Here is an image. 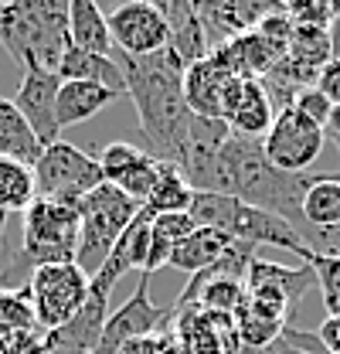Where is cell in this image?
<instances>
[{
    "instance_id": "obj_43",
    "label": "cell",
    "mask_w": 340,
    "mask_h": 354,
    "mask_svg": "<svg viewBox=\"0 0 340 354\" xmlns=\"http://www.w3.org/2000/svg\"><path fill=\"white\" fill-rule=\"evenodd\" d=\"M0 354H3V341H0Z\"/></svg>"
},
{
    "instance_id": "obj_25",
    "label": "cell",
    "mask_w": 340,
    "mask_h": 354,
    "mask_svg": "<svg viewBox=\"0 0 340 354\" xmlns=\"http://www.w3.org/2000/svg\"><path fill=\"white\" fill-rule=\"evenodd\" d=\"M340 225V180L327 171H317L306 194H303V221L296 225V235L306 228H337Z\"/></svg>"
},
{
    "instance_id": "obj_23",
    "label": "cell",
    "mask_w": 340,
    "mask_h": 354,
    "mask_svg": "<svg viewBox=\"0 0 340 354\" xmlns=\"http://www.w3.org/2000/svg\"><path fill=\"white\" fill-rule=\"evenodd\" d=\"M276 120V109L265 95V88L258 79H245L242 86V95H238V106L235 113L228 116V127H232V136H245V140H262L269 127Z\"/></svg>"
},
{
    "instance_id": "obj_40",
    "label": "cell",
    "mask_w": 340,
    "mask_h": 354,
    "mask_svg": "<svg viewBox=\"0 0 340 354\" xmlns=\"http://www.w3.org/2000/svg\"><path fill=\"white\" fill-rule=\"evenodd\" d=\"M337 7H340V3H337ZM330 35H334V55L340 58V10H337V21L330 24Z\"/></svg>"
},
{
    "instance_id": "obj_22",
    "label": "cell",
    "mask_w": 340,
    "mask_h": 354,
    "mask_svg": "<svg viewBox=\"0 0 340 354\" xmlns=\"http://www.w3.org/2000/svg\"><path fill=\"white\" fill-rule=\"evenodd\" d=\"M252 283L279 290V293L290 300V307L296 310L299 300L317 286V272H313L310 263H303L299 269H290V266L269 263V259H258V256H255V263L249 266V276H245V286H252Z\"/></svg>"
},
{
    "instance_id": "obj_10",
    "label": "cell",
    "mask_w": 340,
    "mask_h": 354,
    "mask_svg": "<svg viewBox=\"0 0 340 354\" xmlns=\"http://www.w3.org/2000/svg\"><path fill=\"white\" fill-rule=\"evenodd\" d=\"M228 140H232V127L225 120H208V116L191 113V123L180 143V157H177V171L187 177L194 191L218 194V160Z\"/></svg>"
},
{
    "instance_id": "obj_18",
    "label": "cell",
    "mask_w": 340,
    "mask_h": 354,
    "mask_svg": "<svg viewBox=\"0 0 340 354\" xmlns=\"http://www.w3.org/2000/svg\"><path fill=\"white\" fill-rule=\"evenodd\" d=\"M150 215L147 212H140L136 218L126 225V232L120 235V242L113 245V252H109V259L102 263V269L88 279V290L92 293H99V297H113V290H116V283L126 276L129 269H140L143 272V266H147V252H150Z\"/></svg>"
},
{
    "instance_id": "obj_7",
    "label": "cell",
    "mask_w": 340,
    "mask_h": 354,
    "mask_svg": "<svg viewBox=\"0 0 340 354\" xmlns=\"http://www.w3.org/2000/svg\"><path fill=\"white\" fill-rule=\"evenodd\" d=\"M35 184H38V198L75 208L85 194H92L102 184V167L99 157H88L85 150L58 140L41 150L35 164Z\"/></svg>"
},
{
    "instance_id": "obj_3",
    "label": "cell",
    "mask_w": 340,
    "mask_h": 354,
    "mask_svg": "<svg viewBox=\"0 0 340 354\" xmlns=\"http://www.w3.org/2000/svg\"><path fill=\"white\" fill-rule=\"evenodd\" d=\"M0 44L24 72H58L68 38L65 0H10L0 3Z\"/></svg>"
},
{
    "instance_id": "obj_27",
    "label": "cell",
    "mask_w": 340,
    "mask_h": 354,
    "mask_svg": "<svg viewBox=\"0 0 340 354\" xmlns=\"http://www.w3.org/2000/svg\"><path fill=\"white\" fill-rule=\"evenodd\" d=\"M232 239L228 235H221V232H214V228H194L187 239H180L177 245H173V252H170V269H177V272H187V276H194V272H201V269H208V266L225 252V245H228Z\"/></svg>"
},
{
    "instance_id": "obj_31",
    "label": "cell",
    "mask_w": 340,
    "mask_h": 354,
    "mask_svg": "<svg viewBox=\"0 0 340 354\" xmlns=\"http://www.w3.org/2000/svg\"><path fill=\"white\" fill-rule=\"evenodd\" d=\"M310 266L317 272V290H320V300L327 307V317H337L340 313V259L313 256Z\"/></svg>"
},
{
    "instance_id": "obj_39",
    "label": "cell",
    "mask_w": 340,
    "mask_h": 354,
    "mask_svg": "<svg viewBox=\"0 0 340 354\" xmlns=\"http://www.w3.org/2000/svg\"><path fill=\"white\" fill-rule=\"evenodd\" d=\"M323 136H330V143L337 147V153H340V106L330 109V116H327V123H323Z\"/></svg>"
},
{
    "instance_id": "obj_11",
    "label": "cell",
    "mask_w": 340,
    "mask_h": 354,
    "mask_svg": "<svg viewBox=\"0 0 340 354\" xmlns=\"http://www.w3.org/2000/svg\"><path fill=\"white\" fill-rule=\"evenodd\" d=\"M173 327V307H157L150 300V276L140 272V283L126 300V307H120L113 317H106L102 337H99V351L120 354L123 344L136 341V337H150Z\"/></svg>"
},
{
    "instance_id": "obj_38",
    "label": "cell",
    "mask_w": 340,
    "mask_h": 354,
    "mask_svg": "<svg viewBox=\"0 0 340 354\" xmlns=\"http://www.w3.org/2000/svg\"><path fill=\"white\" fill-rule=\"evenodd\" d=\"M313 334L320 337V344H323L330 354H340V313H337V317H327V320H323Z\"/></svg>"
},
{
    "instance_id": "obj_26",
    "label": "cell",
    "mask_w": 340,
    "mask_h": 354,
    "mask_svg": "<svg viewBox=\"0 0 340 354\" xmlns=\"http://www.w3.org/2000/svg\"><path fill=\"white\" fill-rule=\"evenodd\" d=\"M41 150L44 147L24 123V116L17 113V106L0 95V160H17V164L35 167Z\"/></svg>"
},
{
    "instance_id": "obj_19",
    "label": "cell",
    "mask_w": 340,
    "mask_h": 354,
    "mask_svg": "<svg viewBox=\"0 0 340 354\" xmlns=\"http://www.w3.org/2000/svg\"><path fill=\"white\" fill-rule=\"evenodd\" d=\"M62 82H92V86L113 88L120 99L126 95V79H123V68L116 58L109 55H88L82 48L68 44L62 62H58V72H55Z\"/></svg>"
},
{
    "instance_id": "obj_16",
    "label": "cell",
    "mask_w": 340,
    "mask_h": 354,
    "mask_svg": "<svg viewBox=\"0 0 340 354\" xmlns=\"http://www.w3.org/2000/svg\"><path fill=\"white\" fill-rule=\"evenodd\" d=\"M62 79L55 72H24L17 95L10 99L17 106V113L24 116V123L38 136L41 147L58 143V120H55V99H58Z\"/></svg>"
},
{
    "instance_id": "obj_17",
    "label": "cell",
    "mask_w": 340,
    "mask_h": 354,
    "mask_svg": "<svg viewBox=\"0 0 340 354\" xmlns=\"http://www.w3.org/2000/svg\"><path fill=\"white\" fill-rule=\"evenodd\" d=\"M283 3H262V0H211V3H198V14L211 38V48H218L255 31Z\"/></svg>"
},
{
    "instance_id": "obj_37",
    "label": "cell",
    "mask_w": 340,
    "mask_h": 354,
    "mask_svg": "<svg viewBox=\"0 0 340 354\" xmlns=\"http://www.w3.org/2000/svg\"><path fill=\"white\" fill-rule=\"evenodd\" d=\"M317 88L330 99V106H340V58H330V62L320 68Z\"/></svg>"
},
{
    "instance_id": "obj_6",
    "label": "cell",
    "mask_w": 340,
    "mask_h": 354,
    "mask_svg": "<svg viewBox=\"0 0 340 354\" xmlns=\"http://www.w3.org/2000/svg\"><path fill=\"white\" fill-rule=\"evenodd\" d=\"M79 228H82V218L75 208L38 198L21 215V249H24L28 263L35 269L75 263Z\"/></svg>"
},
{
    "instance_id": "obj_42",
    "label": "cell",
    "mask_w": 340,
    "mask_h": 354,
    "mask_svg": "<svg viewBox=\"0 0 340 354\" xmlns=\"http://www.w3.org/2000/svg\"><path fill=\"white\" fill-rule=\"evenodd\" d=\"M51 341V337H48ZM51 354H82V351H75V348H65V344H55L51 341Z\"/></svg>"
},
{
    "instance_id": "obj_4",
    "label": "cell",
    "mask_w": 340,
    "mask_h": 354,
    "mask_svg": "<svg viewBox=\"0 0 340 354\" xmlns=\"http://www.w3.org/2000/svg\"><path fill=\"white\" fill-rule=\"evenodd\" d=\"M191 218L198 221V228H214L221 235H228L232 242H245V245H276L299 256L303 263L313 259V252L306 249V242L286 225L283 218L262 212V208H249L228 194H208L198 191L191 201Z\"/></svg>"
},
{
    "instance_id": "obj_1",
    "label": "cell",
    "mask_w": 340,
    "mask_h": 354,
    "mask_svg": "<svg viewBox=\"0 0 340 354\" xmlns=\"http://www.w3.org/2000/svg\"><path fill=\"white\" fill-rule=\"evenodd\" d=\"M126 95L136 106L140 127L147 136V153L157 157L160 164L177 167L180 143L191 123V109L184 102V68L164 51L147 55V58H129L120 62Z\"/></svg>"
},
{
    "instance_id": "obj_32",
    "label": "cell",
    "mask_w": 340,
    "mask_h": 354,
    "mask_svg": "<svg viewBox=\"0 0 340 354\" xmlns=\"http://www.w3.org/2000/svg\"><path fill=\"white\" fill-rule=\"evenodd\" d=\"M337 3H327V0H313V3H286V14L293 24H310V28H330L337 21Z\"/></svg>"
},
{
    "instance_id": "obj_28",
    "label": "cell",
    "mask_w": 340,
    "mask_h": 354,
    "mask_svg": "<svg viewBox=\"0 0 340 354\" xmlns=\"http://www.w3.org/2000/svg\"><path fill=\"white\" fill-rule=\"evenodd\" d=\"M194 194H198V191L187 184V177L180 174L177 167L164 164V167H160V177H157V184H153V191H150V198L143 201V212H147L150 218H157V215H177V212H191Z\"/></svg>"
},
{
    "instance_id": "obj_21",
    "label": "cell",
    "mask_w": 340,
    "mask_h": 354,
    "mask_svg": "<svg viewBox=\"0 0 340 354\" xmlns=\"http://www.w3.org/2000/svg\"><path fill=\"white\" fill-rule=\"evenodd\" d=\"M106 310H109V297H99L88 290V300L85 307L55 334H48L55 344H65V348H75V351H95L99 348V337H102V327H106Z\"/></svg>"
},
{
    "instance_id": "obj_5",
    "label": "cell",
    "mask_w": 340,
    "mask_h": 354,
    "mask_svg": "<svg viewBox=\"0 0 340 354\" xmlns=\"http://www.w3.org/2000/svg\"><path fill=\"white\" fill-rule=\"evenodd\" d=\"M75 212L82 218L75 266L92 279L102 269V263L109 259V252L120 242V235L126 232V225L143 212V205L133 201L126 191H120L116 184H106L102 180L92 194H85L82 201L75 205Z\"/></svg>"
},
{
    "instance_id": "obj_24",
    "label": "cell",
    "mask_w": 340,
    "mask_h": 354,
    "mask_svg": "<svg viewBox=\"0 0 340 354\" xmlns=\"http://www.w3.org/2000/svg\"><path fill=\"white\" fill-rule=\"evenodd\" d=\"M68 38L75 48L88 55H109L113 51V35L109 21L92 0H68Z\"/></svg>"
},
{
    "instance_id": "obj_29",
    "label": "cell",
    "mask_w": 340,
    "mask_h": 354,
    "mask_svg": "<svg viewBox=\"0 0 340 354\" xmlns=\"http://www.w3.org/2000/svg\"><path fill=\"white\" fill-rule=\"evenodd\" d=\"M31 330H41L35 307H31V293L28 290L0 293V341L17 337V334H31Z\"/></svg>"
},
{
    "instance_id": "obj_8",
    "label": "cell",
    "mask_w": 340,
    "mask_h": 354,
    "mask_svg": "<svg viewBox=\"0 0 340 354\" xmlns=\"http://www.w3.org/2000/svg\"><path fill=\"white\" fill-rule=\"evenodd\" d=\"M31 307L38 317V327L44 334L62 330L88 300V276L75 263H62V266H41L35 269L31 283Z\"/></svg>"
},
{
    "instance_id": "obj_36",
    "label": "cell",
    "mask_w": 340,
    "mask_h": 354,
    "mask_svg": "<svg viewBox=\"0 0 340 354\" xmlns=\"http://www.w3.org/2000/svg\"><path fill=\"white\" fill-rule=\"evenodd\" d=\"M3 354H51V341L44 330H31V334H17L3 341Z\"/></svg>"
},
{
    "instance_id": "obj_2",
    "label": "cell",
    "mask_w": 340,
    "mask_h": 354,
    "mask_svg": "<svg viewBox=\"0 0 340 354\" xmlns=\"http://www.w3.org/2000/svg\"><path fill=\"white\" fill-rule=\"evenodd\" d=\"M313 180L310 174H286L269 164L262 153V140L232 136L218 160V194H228L249 208H262L283 218L293 232L303 221V194Z\"/></svg>"
},
{
    "instance_id": "obj_20",
    "label": "cell",
    "mask_w": 340,
    "mask_h": 354,
    "mask_svg": "<svg viewBox=\"0 0 340 354\" xmlns=\"http://www.w3.org/2000/svg\"><path fill=\"white\" fill-rule=\"evenodd\" d=\"M116 99H120V95H116L113 88L92 86V82H62V86H58V99H55L58 130L99 116V113H102L109 102H116Z\"/></svg>"
},
{
    "instance_id": "obj_12",
    "label": "cell",
    "mask_w": 340,
    "mask_h": 354,
    "mask_svg": "<svg viewBox=\"0 0 340 354\" xmlns=\"http://www.w3.org/2000/svg\"><path fill=\"white\" fill-rule=\"evenodd\" d=\"M106 21H109L113 44H120L129 58H147L167 48V21L157 3L129 0V3H120Z\"/></svg>"
},
{
    "instance_id": "obj_9",
    "label": "cell",
    "mask_w": 340,
    "mask_h": 354,
    "mask_svg": "<svg viewBox=\"0 0 340 354\" xmlns=\"http://www.w3.org/2000/svg\"><path fill=\"white\" fill-rule=\"evenodd\" d=\"M323 143H327L323 127H317L313 120H306L299 109L290 106V109L276 113L269 133L262 136V153L269 157L272 167H279L286 174H310Z\"/></svg>"
},
{
    "instance_id": "obj_41",
    "label": "cell",
    "mask_w": 340,
    "mask_h": 354,
    "mask_svg": "<svg viewBox=\"0 0 340 354\" xmlns=\"http://www.w3.org/2000/svg\"><path fill=\"white\" fill-rule=\"evenodd\" d=\"M164 354H187V351H184V348L177 344V337L170 334V341H167V348H164Z\"/></svg>"
},
{
    "instance_id": "obj_30",
    "label": "cell",
    "mask_w": 340,
    "mask_h": 354,
    "mask_svg": "<svg viewBox=\"0 0 340 354\" xmlns=\"http://www.w3.org/2000/svg\"><path fill=\"white\" fill-rule=\"evenodd\" d=\"M242 300H245V283H242V279H211V283L201 286V293L194 297L191 307L235 317V310L242 307Z\"/></svg>"
},
{
    "instance_id": "obj_33",
    "label": "cell",
    "mask_w": 340,
    "mask_h": 354,
    "mask_svg": "<svg viewBox=\"0 0 340 354\" xmlns=\"http://www.w3.org/2000/svg\"><path fill=\"white\" fill-rule=\"evenodd\" d=\"M150 228L177 245L180 239H187V235L198 228V221L191 218V212H177V215H157V218L150 221Z\"/></svg>"
},
{
    "instance_id": "obj_34",
    "label": "cell",
    "mask_w": 340,
    "mask_h": 354,
    "mask_svg": "<svg viewBox=\"0 0 340 354\" xmlns=\"http://www.w3.org/2000/svg\"><path fill=\"white\" fill-rule=\"evenodd\" d=\"M299 239L306 242V249L313 256L340 259V225L337 228H306V232H299Z\"/></svg>"
},
{
    "instance_id": "obj_35",
    "label": "cell",
    "mask_w": 340,
    "mask_h": 354,
    "mask_svg": "<svg viewBox=\"0 0 340 354\" xmlns=\"http://www.w3.org/2000/svg\"><path fill=\"white\" fill-rule=\"evenodd\" d=\"M293 109H299V113H303L306 120H313L317 127H323L334 106H330V99H327V95H323L320 88H317V86H310V88H303V92L296 95Z\"/></svg>"
},
{
    "instance_id": "obj_15",
    "label": "cell",
    "mask_w": 340,
    "mask_h": 354,
    "mask_svg": "<svg viewBox=\"0 0 340 354\" xmlns=\"http://www.w3.org/2000/svg\"><path fill=\"white\" fill-rule=\"evenodd\" d=\"M157 7H160V14L167 21V55L184 72L211 55V38H208V31L201 24L198 3H191V0H164Z\"/></svg>"
},
{
    "instance_id": "obj_13",
    "label": "cell",
    "mask_w": 340,
    "mask_h": 354,
    "mask_svg": "<svg viewBox=\"0 0 340 354\" xmlns=\"http://www.w3.org/2000/svg\"><path fill=\"white\" fill-rule=\"evenodd\" d=\"M235 68L225 58L221 48H211L208 58H201L198 65H191L184 72V102L194 116H208V120H225V99L228 88L235 82Z\"/></svg>"
},
{
    "instance_id": "obj_14",
    "label": "cell",
    "mask_w": 340,
    "mask_h": 354,
    "mask_svg": "<svg viewBox=\"0 0 340 354\" xmlns=\"http://www.w3.org/2000/svg\"><path fill=\"white\" fill-rule=\"evenodd\" d=\"M173 337L187 354H242V341L235 320L225 313H211L201 307L177 310Z\"/></svg>"
}]
</instances>
